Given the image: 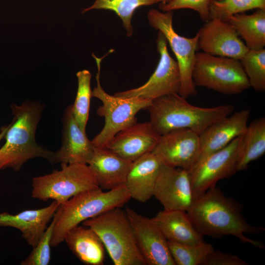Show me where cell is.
<instances>
[{"mask_svg": "<svg viewBox=\"0 0 265 265\" xmlns=\"http://www.w3.org/2000/svg\"><path fill=\"white\" fill-rule=\"evenodd\" d=\"M242 209L239 203L215 186L196 198L186 213L203 236H232L242 242L265 248L262 242L245 236L264 232L265 228L248 223L241 213Z\"/></svg>", "mask_w": 265, "mask_h": 265, "instance_id": "obj_1", "label": "cell"}, {"mask_svg": "<svg viewBox=\"0 0 265 265\" xmlns=\"http://www.w3.org/2000/svg\"><path fill=\"white\" fill-rule=\"evenodd\" d=\"M12 121L4 136L5 142L0 148V169L7 168L19 171L30 159L41 158L52 163L54 152L45 149L35 140V133L44 106L37 101H25L11 105Z\"/></svg>", "mask_w": 265, "mask_h": 265, "instance_id": "obj_2", "label": "cell"}, {"mask_svg": "<svg viewBox=\"0 0 265 265\" xmlns=\"http://www.w3.org/2000/svg\"><path fill=\"white\" fill-rule=\"evenodd\" d=\"M234 108L231 104L197 106L179 94H172L152 100L146 109L150 123L161 135L181 129H189L199 135L213 122L232 114Z\"/></svg>", "mask_w": 265, "mask_h": 265, "instance_id": "obj_3", "label": "cell"}, {"mask_svg": "<svg viewBox=\"0 0 265 265\" xmlns=\"http://www.w3.org/2000/svg\"><path fill=\"white\" fill-rule=\"evenodd\" d=\"M130 199L124 184L107 191L100 187L88 190L61 203L53 216L51 246L55 247L63 242L67 233L81 222L121 208Z\"/></svg>", "mask_w": 265, "mask_h": 265, "instance_id": "obj_4", "label": "cell"}, {"mask_svg": "<svg viewBox=\"0 0 265 265\" xmlns=\"http://www.w3.org/2000/svg\"><path fill=\"white\" fill-rule=\"evenodd\" d=\"M116 208L82 222L99 237L115 265H146L125 211Z\"/></svg>", "mask_w": 265, "mask_h": 265, "instance_id": "obj_5", "label": "cell"}, {"mask_svg": "<svg viewBox=\"0 0 265 265\" xmlns=\"http://www.w3.org/2000/svg\"><path fill=\"white\" fill-rule=\"evenodd\" d=\"M98 72L96 76L97 85L92 91V97L100 100L102 105L97 109V114L105 119L102 130L91 140L95 147L106 148L119 132L136 123V115L142 109H147L150 100L138 97H121L111 95L106 92L100 82L101 62L104 58L98 57L94 53Z\"/></svg>", "mask_w": 265, "mask_h": 265, "instance_id": "obj_6", "label": "cell"}, {"mask_svg": "<svg viewBox=\"0 0 265 265\" xmlns=\"http://www.w3.org/2000/svg\"><path fill=\"white\" fill-rule=\"evenodd\" d=\"M192 77L196 86L226 95L248 89L249 80L239 60L196 53Z\"/></svg>", "mask_w": 265, "mask_h": 265, "instance_id": "obj_7", "label": "cell"}, {"mask_svg": "<svg viewBox=\"0 0 265 265\" xmlns=\"http://www.w3.org/2000/svg\"><path fill=\"white\" fill-rule=\"evenodd\" d=\"M60 170L33 178L31 197L62 203L83 191L99 187L96 178L86 163H61Z\"/></svg>", "mask_w": 265, "mask_h": 265, "instance_id": "obj_8", "label": "cell"}, {"mask_svg": "<svg viewBox=\"0 0 265 265\" xmlns=\"http://www.w3.org/2000/svg\"><path fill=\"white\" fill-rule=\"evenodd\" d=\"M173 16V11L151 9L148 12L147 19L151 26L164 36L176 58L181 77L179 94L186 99L197 94L192 74L198 48V33L192 38L179 35L174 29Z\"/></svg>", "mask_w": 265, "mask_h": 265, "instance_id": "obj_9", "label": "cell"}, {"mask_svg": "<svg viewBox=\"0 0 265 265\" xmlns=\"http://www.w3.org/2000/svg\"><path fill=\"white\" fill-rule=\"evenodd\" d=\"M156 43L159 59L149 80L138 87L118 92L114 95L152 100L166 95L179 94L181 85L179 66L176 60L169 54L167 40L160 31L158 32Z\"/></svg>", "mask_w": 265, "mask_h": 265, "instance_id": "obj_10", "label": "cell"}, {"mask_svg": "<svg viewBox=\"0 0 265 265\" xmlns=\"http://www.w3.org/2000/svg\"><path fill=\"white\" fill-rule=\"evenodd\" d=\"M241 135L224 148L199 159L189 172L195 199L216 186L219 180L237 172V159Z\"/></svg>", "mask_w": 265, "mask_h": 265, "instance_id": "obj_11", "label": "cell"}, {"mask_svg": "<svg viewBox=\"0 0 265 265\" xmlns=\"http://www.w3.org/2000/svg\"><path fill=\"white\" fill-rule=\"evenodd\" d=\"M201 147L199 135L181 129L161 135L151 152L163 165L189 172L197 162Z\"/></svg>", "mask_w": 265, "mask_h": 265, "instance_id": "obj_12", "label": "cell"}, {"mask_svg": "<svg viewBox=\"0 0 265 265\" xmlns=\"http://www.w3.org/2000/svg\"><path fill=\"white\" fill-rule=\"evenodd\" d=\"M125 211L146 265H175L168 241L153 219L129 207Z\"/></svg>", "mask_w": 265, "mask_h": 265, "instance_id": "obj_13", "label": "cell"}, {"mask_svg": "<svg viewBox=\"0 0 265 265\" xmlns=\"http://www.w3.org/2000/svg\"><path fill=\"white\" fill-rule=\"evenodd\" d=\"M153 196L160 203L164 210L186 212L195 200L189 172L182 168L162 164Z\"/></svg>", "mask_w": 265, "mask_h": 265, "instance_id": "obj_14", "label": "cell"}, {"mask_svg": "<svg viewBox=\"0 0 265 265\" xmlns=\"http://www.w3.org/2000/svg\"><path fill=\"white\" fill-rule=\"evenodd\" d=\"M198 33V48L213 55L240 60L249 50L227 21L212 18Z\"/></svg>", "mask_w": 265, "mask_h": 265, "instance_id": "obj_15", "label": "cell"}, {"mask_svg": "<svg viewBox=\"0 0 265 265\" xmlns=\"http://www.w3.org/2000/svg\"><path fill=\"white\" fill-rule=\"evenodd\" d=\"M160 136L149 122L136 123L118 132L106 148L132 162L151 152Z\"/></svg>", "mask_w": 265, "mask_h": 265, "instance_id": "obj_16", "label": "cell"}, {"mask_svg": "<svg viewBox=\"0 0 265 265\" xmlns=\"http://www.w3.org/2000/svg\"><path fill=\"white\" fill-rule=\"evenodd\" d=\"M250 113L249 109H242L208 126L199 135L201 152L198 160L224 148L242 135L247 127Z\"/></svg>", "mask_w": 265, "mask_h": 265, "instance_id": "obj_17", "label": "cell"}, {"mask_svg": "<svg viewBox=\"0 0 265 265\" xmlns=\"http://www.w3.org/2000/svg\"><path fill=\"white\" fill-rule=\"evenodd\" d=\"M62 139L60 148L54 152V162L87 164L94 146L75 120L71 105L65 110L62 119Z\"/></svg>", "mask_w": 265, "mask_h": 265, "instance_id": "obj_18", "label": "cell"}, {"mask_svg": "<svg viewBox=\"0 0 265 265\" xmlns=\"http://www.w3.org/2000/svg\"><path fill=\"white\" fill-rule=\"evenodd\" d=\"M61 203L53 201L47 207L25 210L16 214L0 213V227H10L20 231L22 237L34 248L38 242Z\"/></svg>", "mask_w": 265, "mask_h": 265, "instance_id": "obj_19", "label": "cell"}, {"mask_svg": "<svg viewBox=\"0 0 265 265\" xmlns=\"http://www.w3.org/2000/svg\"><path fill=\"white\" fill-rule=\"evenodd\" d=\"M162 165L152 152L144 154L132 162L124 183L131 198L144 203L153 196Z\"/></svg>", "mask_w": 265, "mask_h": 265, "instance_id": "obj_20", "label": "cell"}, {"mask_svg": "<svg viewBox=\"0 0 265 265\" xmlns=\"http://www.w3.org/2000/svg\"><path fill=\"white\" fill-rule=\"evenodd\" d=\"M132 162L106 148L94 147L87 164L93 172L99 187L109 190L124 184Z\"/></svg>", "mask_w": 265, "mask_h": 265, "instance_id": "obj_21", "label": "cell"}, {"mask_svg": "<svg viewBox=\"0 0 265 265\" xmlns=\"http://www.w3.org/2000/svg\"><path fill=\"white\" fill-rule=\"evenodd\" d=\"M152 219L167 241L189 245L204 241L185 211L163 210Z\"/></svg>", "mask_w": 265, "mask_h": 265, "instance_id": "obj_22", "label": "cell"}, {"mask_svg": "<svg viewBox=\"0 0 265 265\" xmlns=\"http://www.w3.org/2000/svg\"><path fill=\"white\" fill-rule=\"evenodd\" d=\"M64 241L72 252L83 264H104V245L98 235L89 227L75 226L67 233Z\"/></svg>", "mask_w": 265, "mask_h": 265, "instance_id": "obj_23", "label": "cell"}, {"mask_svg": "<svg viewBox=\"0 0 265 265\" xmlns=\"http://www.w3.org/2000/svg\"><path fill=\"white\" fill-rule=\"evenodd\" d=\"M227 21L244 41L249 50L265 46V9H257L251 14L243 13L230 16Z\"/></svg>", "mask_w": 265, "mask_h": 265, "instance_id": "obj_24", "label": "cell"}, {"mask_svg": "<svg viewBox=\"0 0 265 265\" xmlns=\"http://www.w3.org/2000/svg\"><path fill=\"white\" fill-rule=\"evenodd\" d=\"M265 153V118L253 120L241 136L237 159V170L247 168L252 161L259 159Z\"/></svg>", "mask_w": 265, "mask_h": 265, "instance_id": "obj_25", "label": "cell"}, {"mask_svg": "<svg viewBox=\"0 0 265 265\" xmlns=\"http://www.w3.org/2000/svg\"><path fill=\"white\" fill-rule=\"evenodd\" d=\"M158 2V0H95L89 7L83 8L81 13L95 9L112 11L121 20L127 36H131L133 31L132 20L135 11L140 7Z\"/></svg>", "mask_w": 265, "mask_h": 265, "instance_id": "obj_26", "label": "cell"}, {"mask_svg": "<svg viewBox=\"0 0 265 265\" xmlns=\"http://www.w3.org/2000/svg\"><path fill=\"white\" fill-rule=\"evenodd\" d=\"M76 76L78 83V89L74 104L71 105V111L79 126L83 131L86 132L90 100L92 97L90 83L92 76L87 70L78 72Z\"/></svg>", "mask_w": 265, "mask_h": 265, "instance_id": "obj_27", "label": "cell"}, {"mask_svg": "<svg viewBox=\"0 0 265 265\" xmlns=\"http://www.w3.org/2000/svg\"><path fill=\"white\" fill-rule=\"evenodd\" d=\"M168 244L175 265H202L214 250L212 244L205 241L193 245L168 241Z\"/></svg>", "mask_w": 265, "mask_h": 265, "instance_id": "obj_28", "label": "cell"}, {"mask_svg": "<svg viewBox=\"0 0 265 265\" xmlns=\"http://www.w3.org/2000/svg\"><path fill=\"white\" fill-rule=\"evenodd\" d=\"M250 87L258 92L265 90V49L249 50L240 60Z\"/></svg>", "mask_w": 265, "mask_h": 265, "instance_id": "obj_29", "label": "cell"}, {"mask_svg": "<svg viewBox=\"0 0 265 265\" xmlns=\"http://www.w3.org/2000/svg\"><path fill=\"white\" fill-rule=\"evenodd\" d=\"M257 9H265V0H211L210 17L227 21L231 15Z\"/></svg>", "mask_w": 265, "mask_h": 265, "instance_id": "obj_30", "label": "cell"}, {"mask_svg": "<svg viewBox=\"0 0 265 265\" xmlns=\"http://www.w3.org/2000/svg\"><path fill=\"white\" fill-rule=\"evenodd\" d=\"M54 221L53 218L27 257L21 263L22 265H47L51 260V242Z\"/></svg>", "mask_w": 265, "mask_h": 265, "instance_id": "obj_31", "label": "cell"}, {"mask_svg": "<svg viewBox=\"0 0 265 265\" xmlns=\"http://www.w3.org/2000/svg\"><path fill=\"white\" fill-rule=\"evenodd\" d=\"M211 0H172L167 3H161L159 8L163 12L181 9H189L197 12L204 22L210 19V4Z\"/></svg>", "mask_w": 265, "mask_h": 265, "instance_id": "obj_32", "label": "cell"}, {"mask_svg": "<svg viewBox=\"0 0 265 265\" xmlns=\"http://www.w3.org/2000/svg\"><path fill=\"white\" fill-rule=\"evenodd\" d=\"M248 264L238 256L223 253L214 249L206 257L202 265H247Z\"/></svg>", "mask_w": 265, "mask_h": 265, "instance_id": "obj_33", "label": "cell"}, {"mask_svg": "<svg viewBox=\"0 0 265 265\" xmlns=\"http://www.w3.org/2000/svg\"><path fill=\"white\" fill-rule=\"evenodd\" d=\"M9 124L8 125L4 126L0 129V142L2 138H4V136L9 128Z\"/></svg>", "mask_w": 265, "mask_h": 265, "instance_id": "obj_34", "label": "cell"}, {"mask_svg": "<svg viewBox=\"0 0 265 265\" xmlns=\"http://www.w3.org/2000/svg\"><path fill=\"white\" fill-rule=\"evenodd\" d=\"M161 3H167L172 0H158Z\"/></svg>", "mask_w": 265, "mask_h": 265, "instance_id": "obj_35", "label": "cell"}]
</instances>
